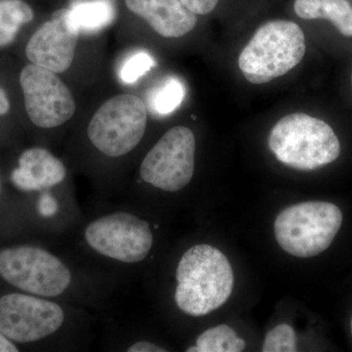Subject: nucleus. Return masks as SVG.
<instances>
[{
	"label": "nucleus",
	"mask_w": 352,
	"mask_h": 352,
	"mask_svg": "<svg viewBox=\"0 0 352 352\" xmlns=\"http://www.w3.org/2000/svg\"><path fill=\"white\" fill-rule=\"evenodd\" d=\"M295 330L288 324H281L266 333L263 352H295L298 351Z\"/></svg>",
	"instance_id": "aec40b11"
},
{
	"label": "nucleus",
	"mask_w": 352,
	"mask_h": 352,
	"mask_svg": "<svg viewBox=\"0 0 352 352\" xmlns=\"http://www.w3.org/2000/svg\"><path fill=\"white\" fill-rule=\"evenodd\" d=\"M351 335H352V318H351Z\"/></svg>",
	"instance_id": "a878e982"
},
{
	"label": "nucleus",
	"mask_w": 352,
	"mask_h": 352,
	"mask_svg": "<svg viewBox=\"0 0 352 352\" xmlns=\"http://www.w3.org/2000/svg\"><path fill=\"white\" fill-rule=\"evenodd\" d=\"M67 17L69 25L80 34H96L112 24L116 9L110 0L76 2L67 9Z\"/></svg>",
	"instance_id": "2eb2a0df"
},
{
	"label": "nucleus",
	"mask_w": 352,
	"mask_h": 352,
	"mask_svg": "<svg viewBox=\"0 0 352 352\" xmlns=\"http://www.w3.org/2000/svg\"><path fill=\"white\" fill-rule=\"evenodd\" d=\"M65 314L57 303L24 294L0 298V332L13 342L27 344L56 333Z\"/></svg>",
	"instance_id": "9d476101"
},
{
	"label": "nucleus",
	"mask_w": 352,
	"mask_h": 352,
	"mask_svg": "<svg viewBox=\"0 0 352 352\" xmlns=\"http://www.w3.org/2000/svg\"><path fill=\"white\" fill-rule=\"evenodd\" d=\"M295 12L305 20L325 19L352 38V6L347 0H296Z\"/></svg>",
	"instance_id": "4468645a"
},
{
	"label": "nucleus",
	"mask_w": 352,
	"mask_h": 352,
	"mask_svg": "<svg viewBox=\"0 0 352 352\" xmlns=\"http://www.w3.org/2000/svg\"><path fill=\"white\" fill-rule=\"evenodd\" d=\"M18 349L8 338L0 332V352H17Z\"/></svg>",
	"instance_id": "b1692460"
},
{
	"label": "nucleus",
	"mask_w": 352,
	"mask_h": 352,
	"mask_svg": "<svg viewBox=\"0 0 352 352\" xmlns=\"http://www.w3.org/2000/svg\"><path fill=\"white\" fill-rule=\"evenodd\" d=\"M268 146L280 163L298 170H314L335 162L339 138L327 122L303 113H289L271 129Z\"/></svg>",
	"instance_id": "7ed1b4c3"
},
{
	"label": "nucleus",
	"mask_w": 352,
	"mask_h": 352,
	"mask_svg": "<svg viewBox=\"0 0 352 352\" xmlns=\"http://www.w3.org/2000/svg\"><path fill=\"white\" fill-rule=\"evenodd\" d=\"M305 52V36L300 25L293 21H270L258 28L241 51L238 65L248 82L263 85L296 68Z\"/></svg>",
	"instance_id": "f03ea898"
},
{
	"label": "nucleus",
	"mask_w": 352,
	"mask_h": 352,
	"mask_svg": "<svg viewBox=\"0 0 352 352\" xmlns=\"http://www.w3.org/2000/svg\"><path fill=\"white\" fill-rule=\"evenodd\" d=\"M351 87H352V75H351Z\"/></svg>",
	"instance_id": "bb28decb"
},
{
	"label": "nucleus",
	"mask_w": 352,
	"mask_h": 352,
	"mask_svg": "<svg viewBox=\"0 0 352 352\" xmlns=\"http://www.w3.org/2000/svg\"><path fill=\"white\" fill-rule=\"evenodd\" d=\"M57 201L50 194H43L38 201V212L43 217H50L56 214Z\"/></svg>",
	"instance_id": "4be33fe9"
},
{
	"label": "nucleus",
	"mask_w": 352,
	"mask_h": 352,
	"mask_svg": "<svg viewBox=\"0 0 352 352\" xmlns=\"http://www.w3.org/2000/svg\"><path fill=\"white\" fill-rule=\"evenodd\" d=\"M245 347V340L238 337L230 326L222 324L201 333L196 340V346L188 352H241Z\"/></svg>",
	"instance_id": "a211bd4d"
},
{
	"label": "nucleus",
	"mask_w": 352,
	"mask_h": 352,
	"mask_svg": "<svg viewBox=\"0 0 352 352\" xmlns=\"http://www.w3.org/2000/svg\"><path fill=\"white\" fill-rule=\"evenodd\" d=\"M342 224V212L329 201H310L284 208L274 222L278 244L291 256L312 258L332 245Z\"/></svg>",
	"instance_id": "20e7f679"
},
{
	"label": "nucleus",
	"mask_w": 352,
	"mask_h": 352,
	"mask_svg": "<svg viewBox=\"0 0 352 352\" xmlns=\"http://www.w3.org/2000/svg\"><path fill=\"white\" fill-rule=\"evenodd\" d=\"M10 109V103H9L8 97L6 92L0 87V116L6 115Z\"/></svg>",
	"instance_id": "393cba45"
},
{
	"label": "nucleus",
	"mask_w": 352,
	"mask_h": 352,
	"mask_svg": "<svg viewBox=\"0 0 352 352\" xmlns=\"http://www.w3.org/2000/svg\"><path fill=\"white\" fill-rule=\"evenodd\" d=\"M126 4L164 38H182L193 31L198 22L196 14L180 0H126Z\"/></svg>",
	"instance_id": "f8f14e48"
},
{
	"label": "nucleus",
	"mask_w": 352,
	"mask_h": 352,
	"mask_svg": "<svg viewBox=\"0 0 352 352\" xmlns=\"http://www.w3.org/2000/svg\"><path fill=\"white\" fill-rule=\"evenodd\" d=\"M175 302L190 316H204L224 305L234 287L232 266L212 245L201 244L183 254L176 270Z\"/></svg>",
	"instance_id": "f257e3e1"
},
{
	"label": "nucleus",
	"mask_w": 352,
	"mask_h": 352,
	"mask_svg": "<svg viewBox=\"0 0 352 352\" xmlns=\"http://www.w3.org/2000/svg\"><path fill=\"white\" fill-rule=\"evenodd\" d=\"M196 139L186 126L166 132L146 155L140 176L148 184L166 192H177L191 182L195 171Z\"/></svg>",
	"instance_id": "0eeeda50"
},
{
	"label": "nucleus",
	"mask_w": 352,
	"mask_h": 352,
	"mask_svg": "<svg viewBox=\"0 0 352 352\" xmlns=\"http://www.w3.org/2000/svg\"><path fill=\"white\" fill-rule=\"evenodd\" d=\"M85 238L94 251L124 263L144 261L154 242L149 223L129 212H115L90 222Z\"/></svg>",
	"instance_id": "6e6552de"
},
{
	"label": "nucleus",
	"mask_w": 352,
	"mask_h": 352,
	"mask_svg": "<svg viewBox=\"0 0 352 352\" xmlns=\"http://www.w3.org/2000/svg\"><path fill=\"white\" fill-rule=\"evenodd\" d=\"M183 6L196 15H207L214 10L219 0H180Z\"/></svg>",
	"instance_id": "412c9836"
},
{
	"label": "nucleus",
	"mask_w": 352,
	"mask_h": 352,
	"mask_svg": "<svg viewBox=\"0 0 352 352\" xmlns=\"http://www.w3.org/2000/svg\"><path fill=\"white\" fill-rule=\"evenodd\" d=\"M20 83L25 111L36 126L53 129L75 115L73 94L54 72L38 65H28L21 73Z\"/></svg>",
	"instance_id": "1a4fd4ad"
},
{
	"label": "nucleus",
	"mask_w": 352,
	"mask_h": 352,
	"mask_svg": "<svg viewBox=\"0 0 352 352\" xmlns=\"http://www.w3.org/2000/svg\"><path fill=\"white\" fill-rule=\"evenodd\" d=\"M32 19V9L24 0H0V47L12 43L22 25Z\"/></svg>",
	"instance_id": "dca6fc26"
},
{
	"label": "nucleus",
	"mask_w": 352,
	"mask_h": 352,
	"mask_svg": "<svg viewBox=\"0 0 352 352\" xmlns=\"http://www.w3.org/2000/svg\"><path fill=\"white\" fill-rule=\"evenodd\" d=\"M186 87L179 78L168 76L155 87L148 96V106L154 115L166 117L182 106Z\"/></svg>",
	"instance_id": "f3484780"
},
{
	"label": "nucleus",
	"mask_w": 352,
	"mask_h": 352,
	"mask_svg": "<svg viewBox=\"0 0 352 352\" xmlns=\"http://www.w3.org/2000/svg\"><path fill=\"white\" fill-rule=\"evenodd\" d=\"M65 177L66 168L59 159L43 148H32L21 155L11 180L18 189L32 192L56 186Z\"/></svg>",
	"instance_id": "ddd939ff"
},
{
	"label": "nucleus",
	"mask_w": 352,
	"mask_h": 352,
	"mask_svg": "<svg viewBox=\"0 0 352 352\" xmlns=\"http://www.w3.org/2000/svg\"><path fill=\"white\" fill-rule=\"evenodd\" d=\"M78 36L80 32L69 25L67 9H61L34 32L25 55L32 64L64 73L73 64Z\"/></svg>",
	"instance_id": "9b49d317"
},
{
	"label": "nucleus",
	"mask_w": 352,
	"mask_h": 352,
	"mask_svg": "<svg viewBox=\"0 0 352 352\" xmlns=\"http://www.w3.org/2000/svg\"><path fill=\"white\" fill-rule=\"evenodd\" d=\"M0 276L25 293L45 298L62 295L72 282L71 271L63 261L32 245L0 252Z\"/></svg>",
	"instance_id": "423d86ee"
},
{
	"label": "nucleus",
	"mask_w": 352,
	"mask_h": 352,
	"mask_svg": "<svg viewBox=\"0 0 352 352\" xmlns=\"http://www.w3.org/2000/svg\"><path fill=\"white\" fill-rule=\"evenodd\" d=\"M129 352H164L166 349L157 346L153 342H147V340H141V342H135L127 349Z\"/></svg>",
	"instance_id": "5701e85b"
},
{
	"label": "nucleus",
	"mask_w": 352,
	"mask_h": 352,
	"mask_svg": "<svg viewBox=\"0 0 352 352\" xmlns=\"http://www.w3.org/2000/svg\"><path fill=\"white\" fill-rule=\"evenodd\" d=\"M154 67H156V61L149 52L135 51L122 62L119 71L120 80L126 85H133Z\"/></svg>",
	"instance_id": "6ab92c4d"
},
{
	"label": "nucleus",
	"mask_w": 352,
	"mask_h": 352,
	"mask_svg": "<svg viewBox=\"0 0 352 352\" xmlns=\"http://www.w3.org/2000/svg\"><path fill=\"white\" fill-rule=\"evenodd\" d=\"M147 118V107L139 97L117 95L95 113L88 124V138L106 156H124L142 140Z\"/></svg>",
	"instance_id": "39448f33"
}]
</instances>
